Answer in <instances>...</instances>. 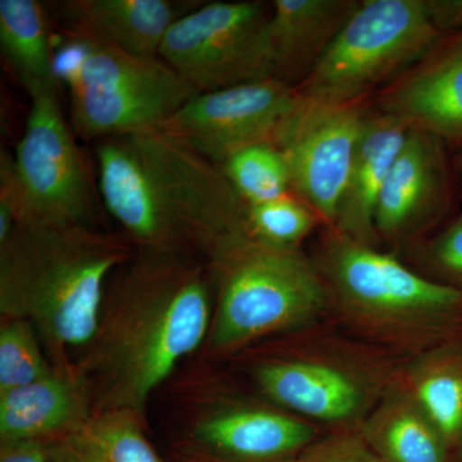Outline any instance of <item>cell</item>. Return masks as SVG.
I'll use <instances>...</instances> for the list:
<instances>
[{"mask_svg":"<svg viewBox=\"0 0 462 462\" xmlns=\"http://www.w3.org/2000/svg\"><path fill=\"white\" fill-rule=\"evenodd\" d=\"M409 132L394 116H366L334 223L336 233L372 245L379 197Z\"/></svg>","mask_w":462,"mask_h":462,"instance_id":"2e32d148","label":"cell"},{"mask_svg":"<svg viewBox=\"0 0 462 462\" xmlns=\"http://www.w3.org/2000/svg\"><path fill=\"white\" fill-rule=\"evenodd\" d=\"M138 413L105 410L42 440L51 462H163L136 420Z\"/></svg>","mask_w":462,"mask_h":462,"instance_id":"44dd1931","label":"cell"},{"mask_svg":"<svg viewBox=\"0 0 462 462\" xmlns=\"http://www.w3.org/2000/svg\"><path fill=\"white\" fill-rule=\"evenodd\" d=\"M0 462H51L41 440L2 442Z\"/></svg>","mask_w":462,"mask_h":462,"instance_id":"f1b7e54d","label":"cell"},{"mask_svg":"<svg viewBox=\"0 0 462 462\" xmlns=\"http://www.w3.org/2000/svg\"><path fill=\"white\" fill-rule=\"evenodd\" d=\"M91 392L78 374L56 372L47 378L0 393V439L44 440L87 420Z\"/></svg>","mask_w":462,"mask_h":462,"instance_id":"ac0fdd59","label":"cell"},{"mask_svg":"<svg viewBox=\"0 0 462 462\" xmlns=\"http://www.w3.org/2000/svg\"><path fill=\"white\" fill-rule=\"evenodd\" d=\"M106 211L141 248L205 254L251 236L247 205L220 166L162 129L96 145Z\"/></svg>","mask_w":462,"mask_h":462,"instance_id":"6da1fadb","label":"cell"},{"mask_svg":"<svg viewBox=\"0 0 462 462\" xmlns=\"http://www.w3.org/2000/svg\"><path fill=\"white\" fill-rule=\"evenodd\" d=\"M448 202L445 156L439 139L410 129L379 197L376 233L398 238L439 214Z\"/></svg>","mask_w":462,"mask_h":462,"instance_id":"5bb4252c","label":"cell"},{"mask_svg":"<svg viewBox=\"0 0 462 462\" xmlns=\"http://www.w3.org/2000/svg\"><path fill=\"white\" fill-rule=\"evenodd\" d=\"M208 288L189 254L141 248L105 300L87 380L102 410L139 413L209 330Z\"/></svg>","mask_w":462,"mask_h":462,"instance_id":"7a4b0ae2","label":"cell"},{"mask_svg":"<svg viewBox=\"0 0 462 462\" xmlns=\"http://www.w3.org/2000/svg\"><path fill=\"white\" fill-rule=\"evenodd\" d=\"M431 254L440 269L462 279V217L437 239Z\"/></svg>","mask_w":462,"mask_h":462,"instance_id":"83f0119b","label":"cell"},{"mask_svg":"<svg viewBox=\"0 0 462 462\" xmlns=\"http://www.w3.org/2000/svg\"><path fill=\"white\" fill-rule=\"evenodd\" d=\"M404 388L447 443L462 439V357L446 352L418 357L410 366Z\"/></svg>","mask_w":462,"mask_h":462,"instance_id":"603a6c76","label":"cell"},{"mask_svg":"<svg viewBox=\"0 0 462 462\" xmlns=\"http://www.w3.org/2000/svg\"><path fill=\"white\" fill-rule=\"evenodd\" d=\"M261 389L276 403L307 418L345 422L366 407V388L354 374L322 361H273L258 367Z\"/></svg>","mask_w":462,"mask_h":462,"instance_id":"e0dca14e","label":"cell"},{"mask_svg":"<svg viewBox=\"0 0 462 462\" xmlns=\"http://www.w3.org/2000/svg\"><path fill=\"white\" fill-rule=\"evenodd\" d=\"M361 436L384 462H446L445 438L404 387L380 401Z\"/></svg>","mask_w":462,"mask_h":462,"instance_id":"ffe728a7","label":"cell"},{"mask_svg":"<svg viewBox=\"0 0 462 462\" xmlns=\"http://www.w3.org/2000/svg\"><path fill=\"white\" fill-rule=\"evenodd\" d=\"M171 0H69L60 7L69 38L98 42L138 57H160L170 27L196 8Z\"/></svg>","mask_w":462,"mask_h":462,"instance_id":"4fadbf2b","label":"cell"},{"mask_svg":"<svg viewBox=\"0 0 462 462\" xmlns=\"http://www.w3.org/2000/svg\"><path fill=\"white\" fill-rule=\"evenodd\" d=\"M380 112L411 130L462 142V32L445 38L427 57L379 93Z\"/></svg>","mask_w":462,"mask_h":462,"instance_id":"7c38bea8","label":"cell"},{"mask_svg":"<svg viewBox=\"0 0 462 462\" xmlns=\"http://www.w3.org/2000/svg\"><path fill=\"white\" fill-rule=\"evenodd\" d=\"M54 72L69 90V125L85 141L160 129L197 94L161 57L69 36L54 50Z\"/></svg>","mask_w":462,"mask_h":462,"instance_id":"277c9868","label":"cell"},{"mask_svg":"<svg viewBox=\"0 0 462 462\" xmlns=\"http://www.w3.org/2000/svg\"><path fill=\"white\" fill-rule=\"evenodd\" d=\"M220 167L247 206L291 194V178L287 161L273 143L242 149Z\"/></svg>","mask_w":462,"mask_h":462,"instance_id":"cb8c5ba5","label":"cell"},{"mask_svg":"<svg viewBox=\"0 0 462 462\" xmlns=\"http://www.w3.org/2000/svg\"><path fill=\"white\" fill-rule=\"evenodd\" d=\"M445 35L428 0L360 3L297 93L328 102H364L420 62Z\"/></svg>","mask_w":462,"mask_h":462,"instance_id":"52a82bcc","label":"cell"},{"mask_svg":"<svg viewBox=\"0 0 462 462\" xmlns=\"http://www.w3.org/2000/svg\"><path fill=\"white\" fill-rule=\"evenodd\" d=\"M220 282L211 345L225 349L314 320L327 305L324 276L298 248L245 238L209 261Z\"/></svg>","mask_w":462,"mask_h":462,"instance_id":"8992f818","label":"cell"},{"mask_svg":"<svg viewBox=\"0 0 462 462\" xmlns=\"http://www.w3.org/2000/svg\"><path fill=\"white\" fill-rule=\"evenodd\" d=\"M130 258L121 236L91 225H16L0 245V311L32 322L56 352L91 346L109 273Z\"/></svg>","mask_w":462,"mask_h":462,"instance_id":"3957f363","label":"cell"},{"mask_svg":"<svg viewBox=\"0 0 462 462\" xmlns=\"http://www.w3.org/2000/svg\"><path fill=\"white\" fill-rule=\"evenodd\" d=\"M200 442L242 461L264 462L300 454L314 442L306 422L269 410L216 413L197 428Z\"/></svg>","mask_w":462,"mask_h":462,"instance_id":"d6986e66","label":"cell"},{"mask_svg":"<svg viewBox=\"0 0 462 462\" xmlns=\"http://www.w3.org/2000/svg\"><path fill=\"white\" fill-rule=\"evenodd\" d=\"M322 276L356 324L385 338H416L462 306V291L407 269L396 258L336 233Z\"/></svg>","mask_w":462,"mask_h":462,"instance_id":"ba28073f","label":"cell"},{"mask_svg":"<svg viewBox=\"0 0 462 462\" xmlns=\"http://www.w3.org/2000/svg\"><path fill=\"white\" fill-rule=\"evenodd\" d=\"M32 322L7 319L0 330V393L32 384L54 372L45 361Z\"/></svg>","mask_w":462,"mask_h":462,"instance_id":"484cf974","label":"cell"},{"mask_svg":"<svg viewBox=\"0 0 462 462\" xmlns=\"http://www.w3.org/2000/svg\"><path fill=\"white\" fill-rule=\"evenodd\" d=\"M298 98L275 79L197 93L160 129L221 166L242 149L273 143Z\"/></svg>","mask_w":462,"mask_h":462,"instance_id":"8fae6325","label":"cell"},{"mask_svg":"<svg viewBox=\"0 0 462 462\" xmlns=\"http://www.w3.org/2000/svg\"><path fill=\"white\" fill-rule=\"evenodd\" d=\"M298 97L273 144L287 161L297 199L334 226L366 109L363 102Z\"/></svg>","mask_w":462,"mask_h":462,"instance_id":"30bf717a","label":"cell"},{"mask_svg":"<svg viewBox=\"0 0 462 462\" xmlns=\"http://www.w3.org/2000/svg\"><path fill=\"white\" fill-rule=\"evenodd\" d=\"M32 100L25 132L11 156H0V215L16 225L93 226L97 196L89 166L67 123L58 84L26 88Z\"/></svg>","mask_w":462,"mask_h":462,"instance_id":"5b68a950","label":"cell"},{"mask_svg":"<svg viewBox=\"0 0 462 462\" xmlns=\"http://www.w3.org/2000/svg\"><path fill=\"white\" fill-rule=\"evenodd\" d=\"M428 5L443 32H462V0H428Z\"/></svg>","mask_w":462,"mask_h":462,"instance_id":"f546056e","label":"cell"},{"mask_svg":"<svg viewBox=\"0 0 462 462\" xmlns=\"http://www.w3.org/2000/svg\"><path fill=\"white\" fill-rule=\"evenodd\" d=\"M0 47L25 89L58 84L50 20L38 0H0Z\"/></svg>","mask_w":462,"mask_h":462,"instance_id":"7402d4cb","label":"cell"},{"mask_svg":"<svg viewBox=\"0 0 462 462\" xmlns=\"http://www.w3.org/2000/svg\"><path fill=\"white\" fill-rule=\"evenodd\" d=\"M360 3L275 0L267 23L272 79L297 88L312 71Z\"/></svg>","mask_w":462,"mask_h":462,"instance_id":"9a60e30c","label":"cell"},{"mask_svg":"<svg viewBox=\"0 0 462 462\" xmlns=\"http://www.w3.org/2000/svg\"><path fill=\"white\" fill-rule=\"evenodd\" d=\"M318 220L319 216L309 206L291 194L247 206L252 238L276 247L298 248Z\"/></svg>","mask_w":462,"mask_h":462,"instance_id":"d4e9b609","label":"cell"},{"mask_svg":"<svg viewBox=\"0 0 462 462\" xmlns=\"http://www.w3.org/2000/svg\"><path fill=\"white\" fill-rule=\"evenodd\" d=\"M263 2H211L179 18L160 57L197 93L272 79Z\"/></svg>","mask_w":462,"mask_h":462,"instance_id":"9c48e42d","label":"cell"},{"mask_svg":"<svg viewBox=\"0 0 462 462\" xmlns=\"http://www.w3.org/2000/svg\"><path fill=\"white\" fill-rule=\"evenodd\" d=\"M293 462H384L367 445L363 436L337 433L314 440Z\"/></svg>","mask_w":462,"mask_h":462,"instance_id":"4316f807","label":"cell"}]
</instances>
